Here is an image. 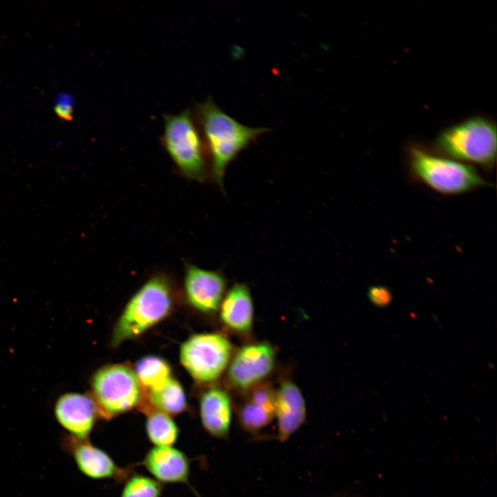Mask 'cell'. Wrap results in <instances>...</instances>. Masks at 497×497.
Instances as JSON below:
<instances>
[{
    "mask_svg": "<svg viewBox=\"0 0 497 497\" xmlns=\"http://www.w3.org/2000/svg\"><path fill=\"white\" fill-rule=\"evenodd\" d=\"M193 111L206 148L210 177L223 189L228 165L242 150L269 130L240 124L220 108L211 97L197 103Z\"/></svg>",
    "mask_w": 497,
    "mask_h": 497,
    "instance_id": "6da1fadb",
    "label": "cell"
},
{
    "mask_svg": "<svg viewBox=\"0 0 497 497\" xmlns=\"http://www.w3.org/2000/svg\"><path fill=\"white\" fill-rule=\"evenodd\" d=\"M163 118L161 144L177 170L187 179L205 182L210 177V164L193 111L187 108L176 115H164Z\"/></svg>",
    "mask_w": 497,
    "mask_h": 497,
    "instance_id": "7a4b0ae2",
    "label": "cell"
},
{
    "mask_svg": "<svg viewBox=\"0 0 497 497\" xmlns=\"http://www.w3.org/2000/svg\"><path fill=\"white\" fill-rule=\"evenodd\" d=\"M173 288L166 275L150 277L133 295L119 318L111 343L134 339L165 318L173 304Z\"/></svg>",
    "mask_w": 497,
    "mask_h": 497,
    "instance_id": "3957f363",
    "label": "cell"
},
{
    "mask_svg": "<svg viewBox=\"0 0 497 497\" xmlns=\"http://www.w3.org/2000/svg\"><path fill=\"white\" fill-rule=\"evenodd\" d=\"M496 128L489 119L476 116L442 130L435 148L444 157L491 169L496 159Z\"/></svg>",
    "mask_w": 497,
    "mask_h": 497,
    "instance_id": "277c9868",
    "label": "cell"
},
{
    "mask_svg": "<svg viewBox=\"0 0 497 497\" xmlns=\"http://www.w3.org/2000/svg\"><path fill=\"white\" fill-rule=\"evenodd\" d=\"M410 168L416 177L444 195H458L488 183L471 165L431 154L418 147L409 149Z\"/></svg>",
    "mask_w": 497,
    "mask_h": 497,
    "instance_id": "5b68a950",
    "label": "cell"
},
{
    "mask_svg": "<svg viewBox=\"0 0 497 497\" xmlns=\"http://www.w3.org/2000/svg\"><path fill=\"white\" fill-rule=\"evenodd\" d=\"M91 398L99 417L110 420L141 407V384L131 368L110 364L97 370L91 379Z\"/></svg>",
    "mask_w": 497,
    "mask_h": 497,
    "instance_id": "8992f818",
    "label": "cell"
},
{
    "mask_svg": "<svg viewBox=\"0 0 497 497\" xmlns=\"http://www.w3.org/2000/svg\"><path fill=\"white\" fill-rule=\"evenodd\" d=\"M232 345L223 335L205 333L194 335L180 348L182 364L199 382L217 380L228 367L232 355Z\"/></svg>",
    "mask_w": 497,
    "mask_h": 497,
    "instance_id": "52a82bcc",
    "label": "cell"
},
{
    "mask_svg": "<svg viewBox=\"0 0 497 497\" xmlns=\"http://www.w3.org/2000/svg\"><path fill=\"white\" fill-rule=\"evenodd\" d=\"M61 445L71 456L78 470L91 479H110L121 483L135 467V464L119 466L108 453L94 445L89 439L80 440L66 434L61 438Z\"/></svg>",
    "mask_w": 497,
    "mask_h": 497,
    "instance_id": "ba28073f",
    "label": "cell"
},
{
    "mask_svg": "<svg viewBox=\"0 0 497 497\" xmlns=\"http://www.w3.org/2000/svg\"><path fill=\"white\" fill-rule=\"evenodd\" d=\"M275 364V352L270 344H248L231 359L228 365V380L236 389H250L271 374Z\"/></svg>",
    "mask_w": 497,
    "mask_h": 497,
    "instance_id": "9c48e42d",
    "label": "cell"
},
{
    "mask_svg": "<svg viewBox=\"0 0 497 497\" xmlns=\"http://www.w3.org/2000/svg\"><path fill=\"white\" fill-rule=\"evenodd\" d=\"M54 414L67 435L80 440L89 439L99 417L91 396L75 392L64 393L57 399Z\"/></svg>",
    "mask_w": 497,
    "mask_h": 497,
    "instance_id": "30bf717a",
    "label": "cell"
},
{
    "mask_svg": "<svg viewBox=\"0 0 497 497\" xmlns=\"http://www.w3.org/2000/svg\"><path fill=\"white\" fill-rule=\"evenodd\" d=\"M226 285V279L220 272L185 263V294L189 303L197 310L204 313L217 311L224 296Z\"/></svg>",
    "mask_w": 497,
    "mask_h": 497,
    "instance_id": "8fae6325",
    "label": "cell"
},
{
    "mask_svg": "<svg viewBox=\"0 0 497 497\" xmlns=\"http://www.w3.org/2000/svg\"><path fill=\"white\" fill-rule=\"evenodd\" d=\"M141 464L152 478L163 485L184 484L192 489L189 483V459L173 446H153L146 453Z\"/></svg>",
    "mask_w": 497,
    "mask_h": 497,
    "instance_id": "7c38bea8",
    "label": "cell"
},
{
    "mask_svg": "<svg viewBox=\"0 0 497 497\" xmlns=\"http://www.w3.org/2000/svg\"><path fill=\"white\" fill-rule=\"evenodd\" d=\"M306 403L299 387L291 380H284L275 391V417L277 422V438L284 442L304 423Z\"/></svg>",
    "mask_w": 497,
    "mask_h": 497,
    "instance_id": "4fadbf2b",
    "label": "cell"
},
{
    "mask_svg": "<svg viewBox=\"0 0 497 497\" xmlns=\"http://www.w3.org/2000/svg\"><path fill=\"white\" fill-rule=\"evenodd\" d=\"M199 409L204 431L213 438L226 439L232 420V403L228 393L220 388L207 390L200 397Z\"/></svg>",
    "mask_w": 497,
    "mask_h": 497,
    "instance_id": "5bb4252c",
    "label": "cell"
},
{
    "mask_svg": "<svg viewBox=\"0 0 497 497\" xmlns=\"http://www.w3.org/2000/svg\"><path fill=\"white\" fill-rule=\"evenodd\" d=\"M220 319L231 330L246 333L253 326L254 308L249 287L244 283L235 284L220 304Z\"/></svg>",
    "mask_w": 497,
    "mask_h": 497,
    "instance_id": "9a60e30c",
    "label": "cell"
},
{
    "mask_svg": "<svg viewBox=\"0 0 497 497\" xmlns=\"http://www.w3.org/2000/svg\"><path fill=\"white\" fill-rule=\"evenodd\" d=\"M257 385L250 389L238 412L240 425L249 432L260 431L275 418V391L267 385Z\"/></svg>",
    "mask_w": 497,
    "mask_h": 497,
    "instance_id": "2e32d148",
    "label": "cell"
},
{
    "mask_svg": "<svg viewBox=\"0 0 497 497\" xmlns=\"http://www.w3.org/2000/svg\"><path fill=\"white\" fill-rule=\"evenodd\" d=\"M146 416L145 429L148 440L155 447L173 446L179 437V429L170 416L143 405Z\"/></svg>",
    "mask_w": 497,
    "mask_h": 497,
    "instance_id": "e0dca14e",
    "label": "cell"
},
{
    "mask_svg": "<svg viewBox=\"0 0 497 497\" xmlns=\"http://www.w3.org/2000/svg\"><path fill=\"white\" fill-rule=\"evenodd\" d=\"M148 402L151 408L170 416L179 414L187 408L184 389L172 377L161 386L149 390Z\"/></svg>",
    "mask_w": 497,
    "mask_h": 497,
    "instance_id": "ac0fdd59",
    "label": "cell"
},
{
    "mask_svg": "<svg viewBox=\"0 0 497 497\" xmlns=\"http://www.w3.org/2000/svg\"><path fill=\"white\" fill-rule=\"evenodd\" d=\"M134 371L141 386L149 390L161 386L170 378L168 364L164 359L155 355H148L139 360Z\"/></svg>",
    "mask_w": 497,
    "mask_h": 497,
    "instance_id": "d6986e66",
    "label": "cell"
},
{
    "mask_svg": "<svg viewBox=\"0 0 497 497\" xmlns=\"http://www.w3.org/2000/svg\"><path fill=\"white\" fill-rule=\"evenodd\" d=\"M122 483L120 497H161L164 490L163 484L134 471Z\"/></svg>",
    "mask_w": 497,
    "mask_h": 497,
    "instance_id": "ffe728a7",
    "label": "cell"
},
{
    "mask_svg": "<svg viewBox=\"0 0 497 497\" xmlns=\"http://www.w3.org/2000/svg\"><path fill=\"white\" fill-rule=\"evenodd\" d=\"M368 296L373 304L379 306L387 305L392 298L390 291L383 286H371L368 291Z\"/></svg>",
    "mask_w": 497,
    "mask_h": 497,
    "instance_id": "44dd1931",
    "label": "cell"
},
{
    "mask_svg": "<svg viewBox=\"0 0 497 497\" xmlns=\"http://www.w3.org/2000/svg\"><path fill=\"white\" fill-rule=\"evenodd\" d=\"M55 112L63 119L70 121L72 119V105L70 99H64L56 105Z\"/></svg>",
    "mask_w": 497,
    "mask_h": 497,
    "instance_id": "7402d4cb",
    "label": "cell"
}]
</instances>
